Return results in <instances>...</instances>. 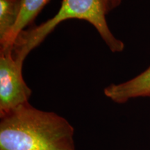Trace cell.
<instances>
[{"label": "cell", "mask_w": 150, "mask_h": 150, "mask_svg": "<svg viewBox=\"0 0 150 150\" xmlns=\"http://www.w3.org/2000/svg\"><path fill=\"white\" fill-rule=\"evenodd\" d=\"M22 65L13 47L0 49V117L29 102L32 91L22 76Z\"/></svg>", "instance_id": "obj_3"}, {"label": "cell", "mask_w": 150, "mask_h": 150, "mask_svg": "<svg viewBox=\"0 0 150 150\" xmlns=\"http://www.w3.org/2000/svg\"><path fill=\"white\" fill-rule=\"evenodd\" d=\"M104 94L117 104H124L131 99L150 97V66L127 81L110 84L104 89Z\"/></svg>", "instance_id": "obj_4"}, {"label": "cell", "mask_w": 150, "mask_h": 150, "mask_svg": "<svg viewBox=\"0 0 150 150\" xmlns=\"http://www.w3.org/2000/svg\"><path fill=\"white\" fill-rule=\"evenodd\" d=\"M50 0H21V10L18 22L15 26L9 39L4 46L1 48L13 47L18 35L32 24L35 18L47 4Z\"/></svg>", "instance_id": "obj_5"}, {"label": "cell", "mask_w": 150, "mask_h": 150, "mask_svg": "<svg viewBox=\"0 0 150 150\" xmlns=\"http://www.w3.org/2000/svg\"><path fill=\"white\" fill-rule=\"evenodd\" d=\"M110 12L109 0H63L55 16L40 25L24 30L18 35L14 44L15 52L19 58L25 59L59 24L70 19L88 22L97 29L110 51L122 52L125 44L112 34L106 22V16Z\"/></svg>", "instance_id": "obj_2"}, {"label": "cell", "mask_w": 150, "mask_h": 150, "mask_svg": "<svg viewBox=\"0 0 150 150\" xmlns=\"http://www.w3.org/2000/svg\"><path fill=\"white\" fill-rule=\"evenodd\" d=\"M0 117V150H76L74 127L56 112L28 102Z\"/></svg>", "instance_id": "obj_1"}, {"label": "cell", "mask_w": 150, "mask_h": 150, "mask_svg": "<svg viewBox=\"0 0 150 150\" xmlns=\"http://www.w3.org/2000/svg\"><path fill=\"white\" fill-rule=\"evenodd\" d=\"M110 1V11L117 8L121 4L122 0H109Z\"/></svg>", "instance_id": "obj_7"}, {"label": "cell", "mask_w": 150, "mask_h": 150, "mask_svg": "<svg viewBox=\"0 0 150 150\" xmlns=\"http://www.w3.org/2000/svg\"><path fill=\"white\" fill-rule=\"evenodd\" d=\"M21 0H0V45L4 46L18 22Z\"/></svg>", "instance_id": "obj_6"}]
</instances>
